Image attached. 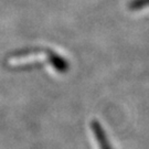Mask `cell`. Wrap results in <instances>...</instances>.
Here are the masks:
<instances>
[{
	"label": "cell",
	"mask_w": 149,
	"mask_h": 149,
	"mask_svg": "<svg viewBox=\"0 0 149 149\" xmlns=\"http://www.w3.org/2000/svg\"><path fill=\"white\" fill-rule=\"evenodd\" d=\"M92 128H93V132L95 134L96 138L98 139L101 149H111V147H109V145H108V143H107L106 140V137H105V135L103 133V129L98 125V123L94 120L93 124H92Z\"/></svg>",
	"instance_id": "cell-1"
},
{
	"label": "cell",
	"mask_w": 149,
	"mask_h": 149,
	"mask_svg": "<svg viewBox=\"0 0 149 149\" xmlns=\"http://www.w3.org/2000/svg\"><path fill=\"white\" fill-rule=\"evenodd\" d=\"M149 3V0H134L130 3L132 9H139V8H144V6H147Z\"/></svg>",
	"instance_id": "cell-2"
}]
</instances>
